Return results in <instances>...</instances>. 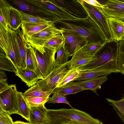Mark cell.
<instances>
[{"instance_id":"1","label":"cell","mask_w":124,"mask_h":124,"mask_svg":"<svg viewBox=\"0 0 124 124\" xmlns=\"http://www.w3.org/2000/svg\"><path fill=\"white\" fill-rule=\"evenodd\" d=\"M88 15L84 18L61 20L54 24L63 32H72L82 37L87 43L103 44L107 41L104 35L94 20Z\"/></svg>"},{"instance_id":"2","label":"cell","mask_w":124,"mask_h":124,"mask_svg":"<svg viewBox=\"0 0 124 124\" xmlns=\"http://www.w3.org/2000/svg\"><path fill=\"white\" fill-rule=\"evenodd\" d=\"M118 46L117 41H106L94 55L96 58L76 69L80 71L92 70L120 72L117 66Z\"/></svg>"},{"instance_id":"3","label":"cell","mask_w":124,"mask_h":124,"mask_svg":"<svg viewBox=\"0 0 124 124\" xmlns=\"http://www.w3.org/2000/svg\"><path fill=\"white\" fill-rule=\"evenodd\" d=\"M78 124H100L101 121L84 111L72 108L47 109L43 124H64L70 121Z\"/></svg>"},{"instance_id":"4","label":"cell","mask_w":124,"mask_h":124,"mask_svg":"<svg viewBox=\"0 0 124 124\" xmlns=\"http://www.w3.org/2000/svg\"><path fill=\"white\" fill-rule=\"evenodd\" d=\"M0 46L6 55L12 61L17 70L22 68L16 31L0 24Z\"/></svg>"},{"instance_id":"5","label":"cell","mask_w":124,"mask_h":124,"mask_svg":"<svg viewBox=\"0 0 124 124\" xmlns=\"http://www.w3.org/2000/svg\"><path fill=\"white\" fill-rule=\"evenodd\" d=\"M12 3L23 11L38 16L54 24L61 20L51 11L35 2L33 0H13Z\"/></svg>"},{"instance_id":"6","label":"cell","mask_w":124,"mask_h":124,"mask_svg":"<svg viewBox=\"0 0 124 124\" xmlns=\"http://www.w3.org/2000/svg\"><path fill=\"white\" fill-rule=\"evenodd\" d=\"M69 61L62 64H57L48 76L38 81L36 84L39 88L43 91L53 92L59 84L70 70L68 66Z\"/></svg>"},{"instance_id":"7","label":"cell","mask_w":124,"mask_h":124,"mask_svg":"<svg viewBox=\"0 0 124 124\" xmlns=\"http://www.w3.org/2000/svg\"><path fill=\"white\" fill-rule=\"evenodd\" d=\"M63 32L55 26L54 24L49 25L43 30L31 35L25 37L28 43L40 53L43 54L45 51V44L55 36L61 34Z\"/></svg>"},{"instance_id":"8","label":"cell","mask_w":124,"mask_h":124,"mask_svg":"<svg viewBox=\"0 0 124 124\" xmlns=\"http://www.w3.org/2000/svg\"><path fill=\"white\" fill-rule=\"evenodd\" d=\"M81 4L88 15L94 20L104 35L107 41L113 40L108 20V17L101 8L93 6L81 0Z\"/></svg>"},{"instance_id":"9","label":"cell","mask_w":124,"mask_h":124,"mask_svg":"<svg viewBox=\"0 0 124 124\" xmlns=\"http://www.w3.org/2000/svg\"><path fill=\"white\" fill-rule=\"evenodd\" d=\"M17 92L14 84L0 91V108L10 115L18 113Z\"/></svg>"},{"instance_id":"10","label":"cell","mask_w":124,"mask_h":124,"mask_svg":"<svg viewBox=\"0 0 124 124\" xmlns=\"http://www.w3.org/2000/svg\"><path fill=\"white\" fill-rule=\"evenodd\" d=\"M45 52L43 54L35 49V52L41 76L43 79L53 71L57 64L55 55V49L44 47Z\"/></svg>"},{"instance_id":"11","label":"cell","mask_w":124,"mask_h":124,"mask_svg":"<svg viewBox=\"0 0 124 124\" xmlns=\"http://www.w3.org/2000/svg\"><path fill=\"white\" fill-rule=\"evenodd\" d=\"M51 0L57 6L78 18H85L88 16L81 0Z\"/></svg>"},{"instance_id":"12","label":"cell","mask_w":124,"mask_h":124,"mask_svg":"<svg viewBox=\"0 0 124 124\" xmlns=\"http://www.w3.org/2000/svg\"><path fill=\"white\" fill-rule=\"evenodd\" d=\"M3 16L8 27L16 31L21 27L23 22L20 10L12 6L9 3L3 9Z\"/></svg>"},{"instance_id":"13","label":"cell","mask_w":124,"mask_h":124,"mask_svg":"<svg viewBox=\"0 0 124 124\" xmlns=\"http://www.w3.org/2000/svg\"><path fill=\"white\" fill-rule=\"evenodd\" d=\"M102 10L107 17L119 20L124 23V2L120 0H108Z\"/></svg>"},{"instance_id":"14","label":"cell","mask_w":124,"mask_h":124,"mask_svg":"<svg viewBox=\"0 0 124 124\" xmlns=\"http://www.w3.org/2000/svg\"><path fill=\"white\" fill-rule=\"evenodd\" d=\"M72 56V58L69 61L68 64L70 70L76 69L86 64L96 58L95 55L84 52L79 45L77 46Z\"/></svg>"},{"instance_id":"15","label":"cell","mask_w":124,"mask_h":124,"mask_svg":"<svg viewBox=\"0 0 124 124\" xmlns=\"http://www.w3.org/2000/svg\"><path fill=\"white\" fill-rule=\"evenodd\" d=\"M61 34L64 38V47L70 56L73 54L78 45L82 47L87 43L85 38L75 33L65 31Z\"/></svg>"},{"instance_id":"16","label":"cell","mask_w":124,"mask_h":124,"mask_svg":"<svg viewBox=\"0 0 124 124\" xmlns=\"http://www.w3.org/2000/svg\"><path fill=\"white\" fill-rule=\"evenodd\" d=\"M33 0L37 4L51 11L55 15L60 18L61 20H68L78 18L57 6L51 0Z\"/></svg>"},{"instance_id":"17","label":"cell","mask_w":124,"mask_h":124,"mask_svg":"<svg viewBox=\"0 0 124 124\" xmlns=\"http://www.w3.org/2000/svg\"><path fill=\"white\" fill-rule=\"evenodd\" d=\"M107 75H104L89 79L78 81L74 82L76 85L85 90H90L98 95L97 90L101 88V85L107 80Z\"/></svg>"},{"instance_id":"18","label":"cell","mask_w":124,"mask_h":124,"mask_svg":"<svg viewBox=\"0 0 124 124\" xmlns=\"http://www.w3.org/2000/svg\"><path fill=\"white\" fill-rule=\"evenodd\" d=\"M28 123L30 124H43L46 118L47 109L45 105L29 107Z\"/></svg>"},{"instance_id":"19","label":"cell","mask_w":124,"mask_h":124,"mask_svg":"<svg viewBox=\"0 0 124 124\" xmlns=\"http://www.w3.org/2000/svg\"><path fill=\"white\" fill-rule=\"evenodd\" d=\"M107 19L113 40L118 41H120L124 36V23L112 17H108Z\"/></svg>"},{"instance_id":"20","label":"cell","mask_w":124,"mask_h":124,"mask_svg":"<svg viewBox=\"0 0 124 124\" xmlns=\"http://www.w3.org/2000/svg\"><path fill=\"white\" fill-rule=\"evenodd\" d=\"M15 74L29 87L35 85L39 80L41 79L34 72L28 70L26 68L17 70Z\"/></svg>"},{"instance_id":"21","label":"cell","mask_w":124,"mask_h":124,"mask_svg":"<svg viewBox=\"0 0 124 124\" xmlns=\"http://www.w3.org/2000/svg\"><path fill=\"white\" fill-rule=\"evenodd\" d=\"M26 68L35 72L41 79L40 71L36 56L35 48L28 43L26 58Z\"/></svg>"},{"instance_id":"22","label":"cell","mask_w":124,"mask_h":124,"mask_svg":"<svg viewBox=\"0 0 124 124\" xmlns=\"http://www.w3.org/2000/svg\"><path fill=\"white\" fill-rule=\"evenodd\" d=\"M17 33L19 50L22 68H26V58L28 43L19 28L16 31Z\"/></svg>"},{"instance_id":"23","label":"cell","mask_w":124,"mask_h":124,"mask_svg":"<svg viewBox=\"0 0 124 124\" xmlns=\"http://www.w3.org/2000/svg\"><path fill=\"white\" fill-rule=\"evenodd\" d=\"M49 25H50L23 22L22 23L21 27L22 29V31L25 37L38 32L46 28Z\"/></svg>"},{"instance_id":"24","label":"cell","mask_w":124,"mask_h":124,"mask_svg":"<svg viewBox=\"0 0 124 124\" xmlns=\"http://www.w3.org/2000/svg\"><path fill=\"white\" fill-rule=\"evenodd\" d=\"M17 99L18 106L17 114L28 121L30 113L29 107L23 96V93L22 92H17Z\"/></svg>"},{"instance_id":"25","label":"cell","mask_w":124,"mask_h":124,"mask_svg":"<svg viewBox=\"0 0 124 124\" xmlns=\"http://www.w3.org/2000/svg\"><path fill=\"white\" fill-rule=\"evenodd\" d=\"M84 90H85L75 84L73 81L70 82L64 86L56 88L53 92L60 93L66 96L75 94Z\"/></svg>"},{"instance_id":"26","label":"cell","mask_w":124,"mask_h":124,"mask_svg":"<svg viewBox=\"0 0 124 124\" xmlns=\"http://www.w3.org/2000/svg\"><path fill=\"white\" fill-rule=\"evenodd\" d=\"M52 92H45L41 90L36 84L25 91L23 95L25 98H31L38 97H46L53 94Z\"/></svg>"},{"instance_id":"27","label":"cell","mask_w":124,"mask_h":124,"mask_svg":"<svg viewBox=\"0 0 124 124\" xmlns=\"http://www.w3.org/2000/svg\"><path fill=\"white\" fill-rule=\"evenodd\" d=\"M111 73L108 71L92 70L80 71L78 76L73 81L85 80L102 75H108Z\"/></svg>"},{"instance_id":"28","label":"cell","mask_w":124,"mask_h":124,"mask_svg":"<svg viewBox=\"0 0 124 124\" xmlns=\"http://www.w3.org/2000/svg\"><path fill=\"white\" fill-rule=\"evenodd\" d=\"M20 10L22 15L23 22L48 25L54 24L50 21Z\"/></svg>"},{"instance_id":"29","label":"cell","mask_w":124,"mask_h":124,"mask_svg":"<svg viewBox=\"0 0 124 124\" xmlns=\"http://www.w3.org/2000/svg\"><path fill=\"white\" fill-rule=\"evenodd\" d=\"M106 99L124 123V98L117 101L108 98Z\"/></svg>"},{"instance_id":"30","label":"cell","mask_w":124,"mask_h":124,"mask_svg":"<svg viewBox=\"0 0 124 124\" xmlns=\"http://www.w3.org/2000/svg\"><path fill=\"white\" fill-rule=\"evenodd\" d=\"M57 57L55 59L56 63L58 64H64L68 61L70 55L64 47V42L55 49Z\"/></svg>"},{"instance_id":"31","label":"cell","mask_w":124,"mask_h":124,"mask_svg":"<svg viewBox=\"0 0 124 124\" xmlns=\"http://www.w3.org/2000/svg\"><path fill=\"white\" fill-rule=\"evenodd\" d=\"M0 69L16 73L17 70L11 60L6 56H0Z\"/></svg>"},{"instance_id":"32","label":"cell","mask_w":124,"mask_h":124,"mask_svg":"<svg viewBox=\"0 0 124 124\" xmlns=\"http://www.w3.org/2000/svg\"><path fill=\"white\" fill-rule=\"evenodd\" d=\"M117 66L120 72L124 75V40H120L119 42Z\"/></svg>"},{"instance_id":"33","label":"cell","mask_w":124,"mask_h":124,"mask_svg":"<svg viewBox=\"0 0 124 124\" xmlns=\"http://www.w3.org/2000/svg\"><path fill=\"white\" fill-rule=\"evenodd\" d=\"M63 35L59 34L55 36L45 43L44 47L53 48L56 49L64 42Z\"/></svg>"},{"instance_id":"34","label":"cell","mask_w":124,"mask_h":124,"mask_svg":"<svg viewBox=\"0 0 124 124\" xmlns=\"http://www.w3.org/2000/svg\"><path fill=\"white\" fill-rule=\"evenodd\" d=\"M50 97H38L31 98H25L29 107H37L44 105L49 101Z\"/></svg>"},{"instance_id":"35","label":"cell","mask_w":124,"mask_h":124,"mask_svg":"<svg viewBox=\"0 0 124 124\" xmlns=\"http://www.w3.org/2000/svg\"><path fill=\"white\" fill-rule=\"evenodd\" d=\"M103 44L99 43H86L81 48L84 52L94 55Z\"/></svg>"},{"instance_id":"36","label":"cell","mask_w":124,"mask_h":124,"mask_svg":"<svg viewBox=\"0 0 124 124\" xmlns=\"http://www.w3.org/2000/svg\"><path fill=\"white\" fill-rule=\"evenodd\" d=\"M80 72L77 69L70 70L59 84L57 88L64 86L73 81L78 76Z\"/></svg>"},{"instance_id":"37","label":"cell","mask_w":124,"mask_h":124,"mask_svg":"<svg viewBox=\"0 0 124 124\" xmlns=\"http://www.w3.org/2000/svg\"><path fill=\"white\" fill-rule=\"evenodd\" d=\"M52 97L50 98L48 103L55 104L56 103H64L67 104L72 108L67 100L66 95L62 93L56 92H54Z\"/></svg>"},{"instance_id":"38","label":"cell","mask_w":124,"mask_h":124,"mask_svg":"<svg viewBox=\"0 0 124 124\" xmlns=\"http://www.w3.org/2000/svg\"><path fill=\"white\" fill-rule=\"evenodd\" d=\"M0 124H14L10 115L0 108Z\"/></svg>"},{"instance_id":"39","label":"cell","mask_w":124,"mask_h":124,"mask_svg":"<svg viewBox=\"0 0 124 124\" xmlns=\"http://www.w3.org/2000/svg\"><path fill=\"white\" fill-rule=\"evenodd\" d=\"M83 1L89 5L92 6L102 8V6L96 0H83Z\"/></svg>"},{"instance_id":"40","label":"cell","mask_w":124,"mask_h":124,"mask_svg":"<svg viewBox=\"0 0 124 124\" xmlns=\"http://www.w3.org/2000/svg\"><path fill=\"white\" fill-rule=\"evenodd\" d=\"M8 86L6 81H0V91H2Z\"/></svg>"},{"instance_id":"41","label":"cell","mask_w":124,"mask_h":124,"mask_svg":"<svg viewBox=\"0 0 124 124\" xmlns=\"http://www.w3.org/2000/svg\"><path fill=\"white\" fill-rule=\"evenodd\" d=\"M7 79L6 76L2 70H0V81H6Z\"/></svg>"},{"instance_id":"42","label":"cell","mask_w":124,"mask_h":124,"mask_svg":"<svg viewBox=\"0 0 124 124\" xmlns=\"http://www.w3.org/2000/svg\"><path fill=\"white\" fill-rule=\"evenodd\" d=\"M98 2L102 6L105 5L107 3L108 0H97Z\"/></svg>"},{"instance_id":"43","label":"cell","mask_w":124,"mask_h":124,"mask_svg":"<svg viewBox=\"0 0 124 124\" xmlns=\"http://www.w3.org/2000/svg\"><path fill=\"white\" fill-rule=\"evenodd\" d=\"M14 124H30L29 123H27L19 121L14 122Z\"/></svg>"},{"instance_id":"44","label":"cell","mask_w":124,"mask_h":124,"mask_svg":"<svg viewBox=\"0 0 124 124\" xmlns=\"http://www.w3.org/2000/svg\"><path fill=\"white\" fill-rule=\"evenodd\" d=\"M64 124H78L74 122L71 121H70L69 122H68L67 123H65Z\"/></svg>"},{"instance_id":"45","label":"cell","mask_w":124,"mask_h":124,"mask_svg":"<svg viewBox=\"0 0 124 124\" xmlns=\"http://www.w3.org/2000/svg\"><path fill=\"white\" fill-rule=\"evenodd\" d=\"M120 40H124V36L121 38Z\"/></svg>"},{"instance_id":"46","label":"cell","mask_w":124,"mask_h":124,"mask_svg":"<svg viewBox=\"0 0 124 124\" xmlns=\"http://www.w3.org/2000/svg\"><path fill=\"white\" fill-rule=\"evenodd\" d=\"M100 124H104L102 122H101Z\"/></svg>"},{"instance_id":"47","label":"cell","mask_w":124,"mask_h":124,"mask_svg":"<svg viewBox=\"0 0 124 124\" xmlns=\"http://www.w3.org/2000/svg\"><path fill=\"white\" fill-rule=\"evenodd\" d=\"M120 0L124 2V0Z\"/></svg>"}]
</instances>
